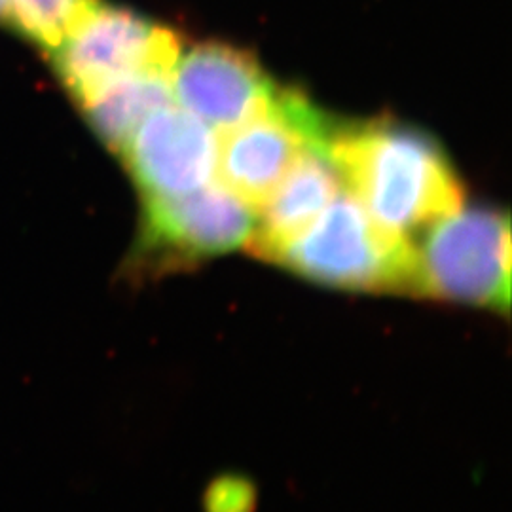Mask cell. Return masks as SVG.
Listing matches in <instances>:
<instances>
[{
	"label": "cell",
	"mask_w": 512,
	"mask_h": 512,
	"mask_svg": "<svg viewBox=\"0 0 512 512\" xmlns=\"http://www.w3.org/2000/svg\"><path fill=\"white\" fill-rule=\"evenodd\" d=\"M323 154L372 219L406 238L463 205L448 156L420 129L391 120H336Z\"/></svg>",
	"instance_id": "obj_1"
},
{
	"label": "cell",
	"mask_w": 512,
	"mask_h": 512,
	"mask_svg": "<svg viewBox=\"0 0 512 512\" xmlns=\"http://www.w3.org/2000/svg\"><path fill=\"white\" fill-rule=\"evenodd\" d=\"M264 260L313 283L357 293L416 294V245L372 219L351 194H338L306 230Z\"/></svg>",
	"instance_id": "obj_2"
},
{
	"label": "cell",
	"mask_w": 512,
	"mask_h": 512,
	"mask_svg": "<svg viewBox=\"0 0 512 512\" xmlns=\"http://www.w3.org/2000/svg\"><path fill=\"white\" fill-rule=\"evenodd\" d=\"M427 228L416 247V296L507 313L511 308L509 215L490 207H461Z\"/></svg>",
	"instance_id": "obj_3"
},
{
	"label": "cell",
	"mask_w": 512,
	"mask_h": 512,
	"mask_svg": "<svg viewBox=\"0 0 512 512\" xmlns=\"http://www.w3.org/2000/svg\"><path fill=\"white\" fill-rule=\"evenodd\" d=\"M332 124L334 118L298 90L279 88L262 114L220 133V184L260 209L308 148L323 152Z\"/></svg>",
	"instance_id": "obj_4"
},
{
	"label": "cell",
	"mask_w": 512,
	"mask_h": 512,
	"mask_svg": "<svg viewBox=\"0 0 512 512\" xmlns=\"http://www.w3.org/2000/svg\"><path fill=\"white\" fill-rule=\"evenodd\" d=\"M52 54L63 84L82 105L129 76H171L181 40L135 12L97 2Z\"/></svg>",
	"instance_id": "obj_5"
},
{
	"label": "cell",
	"mask_w": 512,
	"mask_h": 512,
	"mask_svg": "<svg viewBox=\"0 0 512 512\" xmlns=\"http://www.w3.org/2000/svg\"><path fill=\"white\" fill-rule=\"evenodd\" d=\"M143 203L141 232L131 255V268L143 274L224 255L247 245L255 232V209L224 184Z\"/></svg>",
	"instance_id": "obj_6"
},
{
	"label": "cell",
	"mask_w": 512,
	"mask_h": 512,
	"mask_svg": "<svg viewBox=\"0 0 512 512\" xmlns=\"http://www.w3.org/2000/svg\"><path fill=\"white\" fill-rule=\"evenodd\" d=\"M277 90L253 55L220 42L196 46L171 71L179 107L219 133L262 114Z\"/></svg>",
	"instance_id": "obj_7"
},
{
	"label": "cell",
	"mask_w": 512,
	"mask_h": 512,
	"mask_svg": "<svg viewBox=\"0 0 512 512\" xmlns=\"http://www.w3.org/2000/svg\"><path fill=\"white\" fill-rule=\"evenodd\" d=\"M217 148L213 129L171 103L150 112L120 154L143 200H150L183 196L209 183Z\"/></svg>",
	"instance_id": "obj_8"
},
{
	"label": "cell",
	"mask_w": 512,
	"mask_h": 512,
	"mask_svg": "<svg viewBox=\"0 0 512 512\" xmlns=\"http://www.w3.org/2000/svg\"><path fill=\"white\" fill-rule=\"evenodd\" d=\"M340 184V175L329 158L308 148L277 184L272 196L262 203V215L247 243L251 251L264 258L306 230L340 194Z\"/></svg>",
	"instance_id": "obj_9"
},
{
	"label": "cell",
	"mask_w": 512,
	"mask_h": 512,
	"mask_svg": "<svg viewBox=\"0 0 512 512\" xmlns=\"http://www.w3.org/2000/svg\"><path fill=\"white\" fill-rule=\"evenodd\" d=\"M171 103V76L137 74L103 88L82 107L99 137L120 152L150 112Z\"/></svg>",
	"instance_id": "obj_10"
},
{
	"label": "cell",
	"mask_w": 512,
	"mask_h": 512,
	"mask_svg": "<svg viewBox=\"0 0 512 512\" xmlns=\"http://www.w3.org/2000/svg\"><path fill=\"white\" fill-rule=\"evenodd\" d=\"M99 0H6L8 23L48 52L65 40Z\"/></svg>",
	"instance_id": "obj_11"
},
{
	"label": "cell",
	"mask_w": 512,
	"mask_h": 512,
	"mask_svg": "<svg viewBox=\"0 0 512 512\" xmlns=\"http://www.w3.org/2000/svg\"><path fill=\"white\" fill-rule=\"evenodd\" d=\"M251 507V492L241 482L224 480L211 492V512H243Z\"/></svg>",
	"instance_id": "obj_12"
},
{
	"label": "cell",
	"mask_w": 512,
	"mask_h": 512,
	"mask_svg": "<svg viewBox=\"0 0 512 512\" xmlns=\"http://www.w3.org/2000/svg\"><path fill=\"white\" fill-rule=\"evenodd\" d=\"M0 23H8V6H6V0H0Z\"/></svg>",
	"instance_id": "obj_13"
}]
</instances>
